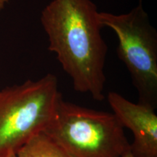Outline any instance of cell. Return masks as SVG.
I'll list each match as a JSON object with an SVG mask.
<instances>
[{"instance_id":"7","label":"cell","mask_w":157,"mask_h":157,"mask_svg":"<svg viewBox=\"0 0 157 157\" xmlns=\"http://www.w3.org/2000/svg\"><path fill=\"white\" fill-rule=\"evenodd\" d=\"M10 0H0V10H2L5 6L6 5V4H7Z\"/></svg>"},{"instance_id":"5","label":"cell","mask_w":157,"mask_h":157,"mask_svg":"<svg viewBox=\"0 0 157 157\" xmlns=\"http://www.w3.org/2000/svg\"><path fill=\"white\" fill-rule=\"evenodd\" d=\"M108 102L124 127L130 129L134 140L130 152L134 157H157V116L155 109L129 101L119 93L110 92Z\"/></svg>"},{"instance_id":"1","label":"cell","mask_w":157,"mask_h":157,"mask_svg":"<svg viewBox=\"0 0 157 157\" xmlns=\"http://www.w3.org/2000/svg\"><path fill=\"white\" fill-rule=\"evenodd\" d=\"M99 13L93 0H52L42 10L40 20L48 50L56 55L74 89L102 101L108 46Z\"/></svg>"},{"instance_id":"8","label":"cell","mask_w":157,"mask_h":157,"mask_svg":"<svg viewBox=\"0 0 157 157\" xmlns=\"http://www.w3.org/2000/svg\"><path fill=\"white\" fill-rule=\"evenodd\" d=\"M121 157H134V156H133V155L132 154V153L130 152V150H129L126 153V154H124Z\"/></svg>"},{"instance_id":"9","label":"cell","mask_w":157,"mask_h":157,"mask_svg":"<svg viewBox=\"0 0 157 157\" xmlns=\"http://www.w3.org/2000/svg\"><path fill=\"white\" fill-rule=\"evenodd\" d=\"M6 157H17L16 154H14V153H11V154H10L7 155Z\"/></svg>"},{"instance_id":"3","label":"cell","mask_w":157,"mask_h":157,"mask_svg":"<svg viewBox=\"0 0 157 157\" xmlns=\"http://www.w3.org/2000/svg\"><path fill=\"white\" fill-rule=\"evenodd\" d=\"M61 95L52 74L0 90V157L16 154L33 135L44 130Z\"/></svg>"},{"instance_id":"6","label":"cell","mask_w":157,"mask_h":157,"mask_svg":"<svg viewBox=\"0 0 157 157\" xmlns=\"http://www.w3.org/2000/svg\"><path fill=\"white\" fill-rule=\"evenodd\" d=\"M17 157H70L42 131L33 135L16 152Z\"/></svg>"},{"instance_id":"2","label":"cell","mask_w":157,"mask_h":157,"mask_svg":"<svg viewBox=\"0 0 157 157\" xmlns=\"http://www.w3.org/2000/svg\"><path fill=\"white\" fill-rule=\"evenodd\" d=\"M124 127L113 113L59 98L43 130L70 157H121L130 150Z\"/></svg>"},{"instance_id":"4","label":"cell","mask_w":157,"mask_h":157,"mask_svg":"<svg viewBox=\"0 0 157 157\" xmlns=\"http://www.w3.org/2000/svg\"><path fill=\"white\" fill-rule=\"evenodd\" d=\"M102 25L115 32L117 56L130 74L138 103L157 107V32L151 24L143 0L127 13L100 12Z\"/></svg>"}]
</instances>
